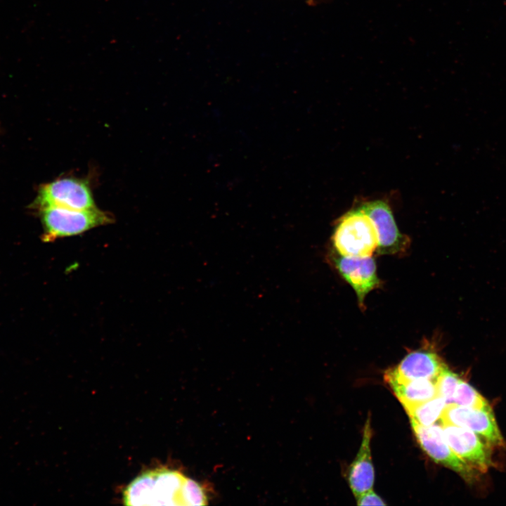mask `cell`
<instances>
[{"label":"cell","instance_id":"cell-1","mask_svg":"<svg viewBox=\"0 0 506 506\" xmlns=\"http://www.w3.org/2000/svg\"><path fill=\"white\" fill-rule=\"evenodd\" d=\"M189 478L181 472L156 469L134 479L124 491L126 505H188Z\"/></svg>","mask_w":506,"mask_h":506},{"label":"cell","instance_id":"cell-2","mask_svg":"<svg viewBox=\"0 0 506 506\" xmlns=\"http://www.w3.org/2000/svg\"><path fill=\"white\" fill-rule=\"evenodd\" d=\"M332 241L335 252L346 257H372L379 245L374 221L359 207L339 219Z\"/></svg>","mask_w":506,"mask_h":506},{"label":"cell","instance_id":"cell-3","mask_svg":"<svg viewBox=\"0 0 506 506\" xmlns=\"http://www.w3.org/2000/svg\"><path fill=\"white\" fill-rule=\"evenodd\" d=\"M39 210L46 241L77 235L112 221L110 214L97 207L89 209L48 207Z\"/></svg>","mask_w":506,"mask_h":506},{"label":"cell","instance_id":"cell-4","mask_svg":"<svg viewBox=\"0 0 506 506\" xmlns=\"http://www.w3.org/2000/svg\"><path fill=\"white\" fill-rule=\"evenodd\" d=\"M34 205L39 209L48 207L72 209L96 207L89 182L74 177L60 178L41 186Z\"/></svg>","mask_w":506,"mask_h":506},{"label":"cell","instance_id":"cell-5","mask_svg":"<svg viewBox=\"0 0 506 506\" xmlns=\"http://www.w3.org/2000/svg\"><path fill=\"white\" fill-rule=\"evenodd\" d=\"M410 424L420 446L435 462L458 473L467 482L476 479L478 470L453 452L444 439L441 426L434 424L422 427L413 422Z\"/></svg>","mask_w":506,"mask_h":506},{"label":"cell","instance_id":"cell-6","mask_svg":"<svg viewBox=\"0 0 506 506\" xmlns=\"http://www.w3.org/2000/svg\"><path fill=\"white\" fill-rule=\"evenodd\" d=\"M441 420V423L472 430L491 446H504L492 408L478 409L449 403L446 406Z\"/></svg>","mask_w":506,"mask_h":506},{"label":"cell","instance_id":"cell-7","mask_svg":"<svg viewBox=\"0 0 506 506\" xmlns=\"http://www.w3.org/2000/svg\"><path fill=\"white\" fill-rule=\"evenodd\" d=\"M332 254V264L340 275L354 290L361 310L365 309L368 294L382 285L377 273L376 263L372 257H346Z\"/></svg>","mask_w":506,"mask_h":506},{"label":"cell","instance_id":"cell-8","mask_svg":"<svg viewBox=\"0 0 506 506\" xmlns=\"http://www.w3.org/2000/svg\"><path fill=\"white\" fill-rule=\"evenodd\" d=\"M359 207L374 221L377 228L379 254H399L409 248L410 238L402 234L396 225L389 205L379 200L365 202Z\"/></svg>","mask_w":506,"mask_h":506},{"label":"cell","instance_id":"cell-9","mask_svg":"<svg viewBox=\"0 0 506 506\" xmlns=\"http://www.w3.org/2000/svg\"><path fill=\"white\" fill-rule=\"evenodd\" d=\"M441 427L444 439L456 455L481 472L489 469L493 464L491 445L469 429L444 423Z\"/></svg>","mask_w":506,"mask_h":506},{"label":"cell","instance_id":"cell-10","mask_svg":"<svg viewBox=\"0 0 506 506\" xmlns=\"http://www.w3.org/2000/svg\"><path fill=\"white\" fill-rule=\"evenodd\" d=\"M445 366L436 351L425 348L409 353L396 368L389 369L384 375L399 379L436 381Z\"/></svg>","mask_w":506,"mask_h":506},{"label":"cell","instance_id":"cell-11","mask_svg":"<svg viewBox=\"0 0 506 506\" xmlns=\"http://www.w3.org/2000/svg\"><path fill=\"white\" fill-rule=\"evenodd\" d=\"M371 421L368 415L363 429L361 447L348 472L349 486L356 498L372 489L373 486L375 472L371 458Z\"/></svg>","mask_w":506,"mask_h":506},{"label":"cell","instance_id":"cell-12","mask_svg":"<svg viewBox=\"0 0 506 506\" xmlns=\"http://www.w3.org/2000/svg\"><path fill=\"white\" fill-rule=\"evenodd\" d=\"M384 379L404 408L416 406L438 396L435 380L399 379L385 375Z\"/></svg>","mask_w":506,"mask_h":506},{"label":"cell","instance_id":"cell-13","mask_svg":"<svg viewBox=\"0 0 506 506\" xmlns=\"http://www.w3.org/2000/svg\"><path fill=\"white\" fill-rule=\"evenodd\" d=\"M446 405L443 398L436 396L422 403L404 409L410 422L422 427H429L441 418Z\"/></svg>","mask_w":506,"mask_h":506},{"label":"cell","instance_id":"cell-14","mask_svg":"<svg viewBox=\"0 0 506 506\" xmlns=\"http://www.w3.org/2000/svg\"><path fill=\"white\" fill-rule=\"evenodd\" d=\"M452 403L478 409L491 408L488 402L472 386L461 378L456 387Z\"/></svg>","mask_w":506,"mask_h":506},{"label":"cell","instance_id":"cell-15","mask_svg":"<svg viewBox=\"0 0 506 506\" xmlns=\"http://www.w3.org/2000/svg\"><path fill=\"white\" fill-rule=\"evenodd\" d=\"M460 377L445 366L436 379L438 396L444 399L446 404L452 403L453 396Z\"/></svg>","mask_w":506,"mask_h":506},{"label":"cell","instance_id":"cell-16","mask_svg":"<svg viewBox=\"0 0 506 506\" xmlns=\"http://www.w3.org/2000/svg\"><path fill=\"white\" fill-rule=\"evenodd\" d=\"M358 505H386L383 500L372 489L364 492L356 498Z\"/></svg>","mask_w":506,"mask_h":506}]
</instances>
